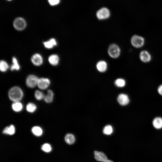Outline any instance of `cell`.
<instances>
[{"label": "cell", "mask_w": 162, "mask_h": 162, "mask_svg": "<svg viewBox=\"0 0 162 162\" xmlns=\"http://www.w3.org/2000/svg\"><path fill=\"white\" fill-rule=\"evenodd\" d=\"M34 95L36 98L38 100H40L44 99L45 97L44 93L38 90L35 91Z\"/></svg>", "instance_id": "cell-26"}, {"label": "cell", "mask_w": 162, "mask_h": 162, "mask_svg": "<svg viewBox=\"0 0 162 162\" xmlns=\"http://www.w3.org/2000/svg\"><path fill=\"white\" fill-rule=\"evenodd\" d=\"M53 92L51 90H48L47 91V94L44 97V101L47 103H51L53 100Z\"/></svg>", "instance_id": "cell-17"}, {"label": "cell", "mask_w": 162, "mask_h": 162, "mask_svg": "<svg viewBox=\"0 0 162 162\" xmlns=\"http://www.w3.org/2000/svg\"><path fill=\"white\" fill-rule=\"evenodd\" d=\"M14 28L18 31H22L25 28L26 23L25 20L20 17L16 18L13 22Z\"/></svg>", "instance_id": "cell-4"}, {"label": "cell", "mask_w": 162, "mask_h": 162, "mask_svg": "<svg viewBox=\"0 0 162 162\" xmlns=\"http://www.w3.org/2000/svg\"><path fill=\"white\" fill-rule=\"evenodd\" d=\"M96 15L98 18L100 20L105 19L109 17L110 12L108 9L103 8L97 11Z\"/></svg>", "instance_id": "cell-7"}, {"label": "cell", "mask_w": 162, "mask_h": 162, "mask_svg": "<svg viewBox=\"0 0 162 162\" xmlns=\"http://www.w3.org/2000/svg\"><path fill=\"white\" fill-rule=\"evenodd\" d=\"M152 124L156 129H159L162 128V118L160 117L155 118L153 120Z\"/></svg>", "instance_id": "cell-13"}, {"label": "cell", "mask_w": 162, "mask_h": 162, "mask_svg": "<svg viewBox=\"0 0 162 162\" xmlns=\"http://www.w3.org/2000/svg\"><path fill=\"white\" fill-rule=\"evenodd\" d=\"M33 133L37 136H41L42 134V130L41 128L38 126H34L32 129Z\"/></svg>", "instance_id": "cell-21"}, {"label": "cell", "mask_w": 162, "mask_h": 162, "mask_svg": "<svg viewBox=\"0 0 162 162\" xmlns=\"http://www.w3.org/2000/svg\"><path fill=\"white\" fill-rule=\"evenodd\" d=\"M12 108L16 112L20 111L22 109V105L19 101H15L12 104Z\"/></svg>", "instance_id": "cell-19"}, {"label": "cell", "mask_w": 162, "mask_h": 162, "mask_svg": "<svg viewBox=\"0 0 162 162\" xmlns=\"http://www.w3.org/2000/svg\"><path fill=\"white\" fill-rule=\"evenodd\" d=\"M43 44L46 48L51 49L56 46L57 43L55 39L52 38L47 41L44 42Z\"/></svg>", "instance_id": "cell-14"}, {"label": "cell", "mask_w": 162, "mask_h": 162, "mask_svg": "<svg viewBox=\"0 0 162 162\" xmlns=\"http://www.w3.org/2000/svg\"><path fill=\"white\" fill-rule=\"evenodd\" d=\"M39 79L34 75H29L26 79V84L29 87L33 88L37 85Z\"/></svg>", "instance_id": "cell-6"}, {"label": "cell", "mask_w": 162, "mask_h": 162, "mask_svg": "<svg viewBox=\"0 0 162 162\" xmlns=\"http://www.w3.org/2000/svg\"><path fill=\"white\" fill-rule=\"evenodd\" d=\"M41 149L43 151L46 152H49L51 150L50 145L48 143H45L41 147Z\"/></svg>", "instance_id": "cell-27"}, {"label": "cell", "mask_w": 162, "mask_h": 162, "mask_svg": "<svg viewBox=\"0 0 162 162\" xmlns=\"http://www.w3.org/2000/svg\"><path fill=\"white\" fill-rule=\"evenodd\" d=\"M140 58L142 62L145 63L149 62L151 59V55L148 52L145 50L141 52Z\"/></svg>", "instance_id": "cell-11"}, {"label": "cell", "mask_w": 162, "mask_h": 162, "mask_svg": "<svg viewBox=\"0 0 162 162\" xmlns=\"http://www.w3.org/2000/svg\"><path fill=\"white\" fill-rule=\"evenodd\" d=\"M113 130V128L112 126L110 125H108L104 128L103 132L104 134L109 135L112 133Z\"/></svg>", "instance_id": "cell-23"}, {"label": "cell", "mask_w": 162, "mask_h": 162, "mask_svg": "<svg viewBox=\"0 0 162 162\" xmlns=\"http://www.w3.org/2000/svg\"><path fill=\"white\" fill-rule=\"evenodd\" d=\"M117 100L119 104L122 106L128 104L130 102L129 98L127 95L124 94H120L118 96Z\"/></svg>", "instance_id": "cell-9"}, {"label": "cell", "mask_w": 162, "mask_h": 162, "mask_svg": "<svg viewBox=\"0 0 162 162\" xmlns=\"http://www.w3.org/2000/svg\"><path fill=\"white\" fill-rule=\"evenodd\" d=\"M26 109L28 112H33L36 110V106L34 104L29 103L27 105Z\"/></svg>", "instance_id": "cell-25"}, {"label": "cell", "mask_w": 162, "mask_h": 162, "mask_svg": "<svg viewBox=\"0 0 162 162\" xmlns=\"http://www.w3.org/2000/svg\"><path fill=\"white\" fill-rule=\"evenodd\" d=\"M23 96V92L20 88L17 86L12 87L8 92L9 98L14 102L19 101Z\"/></svg>", "instance_id": "cell-1"}, {"label": "cell", "mask_w": 162, "mask_h": 162, "mask_svg": "<svg viewBox=\"0 0 162 162\" xmlns=\"http://www.w3.org/2000/svg\"><path fill=\"white\" fill-rule=\"evenodd\" d=\"M48 2L50 5L54 6L59 4L60 0H48Z\"/></svg>", "instance_id": "cell-28"}, {"label": "cell", "mask_w": 162, "mask_h": 162, "mask_svg": "<svg viewBox=\"0 0 162 162\" xmlns=\"http://www.w3.org/2000/svg\"><path fill=\"white\" fill-rule=\"evenodd\" d=\"M59 58L58 56L56 54L50 55L48 58V61L52 65H57L59 62Z\"/></svg>", "instance_id": "cell-15"}, {"label": "cell", "mask_w": 162, "mask_h": 162, "mask_svg": "<svg viewBox=\"0 0 162 162\" xmlns=\"http://www.w3.org/2000/svg\"><path fill=\"white\" fill-rule=\"evenodd\" d=\"M144 41V39L143 37L136 35L133 36L131 39L132 45L136 48H140L143 46Z\"/></svg>", "instance_id": "cell-3"}, {"label": "cell", "mask_w": 162, "mask_h": 162, "mask_svg": "<svg viewBox=\"0 0 162 162\" xmlns=\"http://www.w3.org/2000/svg\"><path fill=\"white\" fill-rule=\"evenodd\" d=\"M9 68L8 63L4 60H1L0 63V69L2 72L6 71Z\"/></svg>", "instance_id": "cell-24"}, {"label": "cell", "mask_w": 162, "mask_h": 162, "mask_svg": "<svg viewBox=\"0 0 162 162\" xmlns=\"http://www.w3.org/2000/svg\"><path fill=\"white\" fill-rule=\"evenodd\" d=\"M158 91L159 94L162 96V84L158 87Z\"/></svg>", "instance_id": "cell-29"}, {"label": "cell", "mask_w": 162, "mask_h": 162, "mask_svg": "<svg viewBox=\"0 0 162 162\" xmlns=\"http://www.w3.org/2000/svg\"><path fill=\"white\" fill-rule=\"evenodd\" d=\"M125 81L123 79L118 78L115 82V84L118 87H122L125 85Z\"/></svg>", "instance_id": "cell-22"}, {"label": "cell", "mask_w": 162, "mask_h": 162, "mask_svg": "<svg viewBox=\"0 0 162 162\" xmlns=\"http://www.w3.org/2000/svg\"><path fill=\"white\" fill-rule=\"evenodd\" d=\"M96 68L97 70L100 72H104L106 71L107 68L106 62L103 60H101L96 64Z\"/></svg>", "instance_id": "cell-12"}, {"label": "cell", "mask_w": 162, "mask_h": 162, "mask_svg": "<svg viewBox=\"0 0 162 162\" xmlns=\"http://www.w3.org/2000/svg\"><path fill=\"white\" fill-rule=\"evenodd\" d=\"M3 133L5 134L13 135L15 133V128L13 125H10L9 127H6L3 130Z\"/></svg>", "instance_id": "cell-18"}, {"label": "cell", "mask_w": 162, "mask_h": 162, "mask_svg": "<svg viewBox=\"0 0 162 162\" xmlns=\"http://www.w3.org/2000/svg\"><path fill=\"white\" fill-rule=\"evenodd\" d=\"M94 157L95 160L101 162H113L108 159L106 154L102 152L95 151L94 152Z\"/></svg>", "instance_id": "cell-5"}, {"label": "cell", "mask_w": 162, "mask_h": 162, "mask_svg": "<svg viewBox=\"0 0 162 162\" xmlns=\"http://www.w3.org/2000/svg\"><path fill=\"white\" fill-rule=\"evenodd\" d=\"M31 61L34 65L39 66L42 64L43 58L38 53H35L32 56Z\"/></svg>", "instance_id": "cell-10"}, {"label": "cell", "mask_w": 162, "mask_h": 162, "mask_svg": "<svg viewBox=\"0 0 162 162\" xmlns=\"http://www.w3.org/2000/svg\"><path fill=\"white\" fill-rule=\"evenodd\" d=\"M108 52L110 57L115 58L119 56L121 50L120 48L117 45L112 44L109 47Z\"/></svg>", "instance_id": "cell-2"}, {"label": "cell", "mask_w": 162, "mask_h": 162, "mask_svg": "<svg viewBox=\"0 0 162 162\" xmlns=\"http://www.w3.org/2000/svg\"><path fill=\"white\" fill-rule=\"evenodd\" d=\"M13 64L10 67V70H18L20 68V66L18 63L17 60L15 57L12 58Z\"/></svg>", "instance_id": "cell-20"}, {"label": "cell", "mask_w": 162, "mask_h": 162, "mask_svg": "<svg viewBox=\"0 0 162 162\" xmlns=\"http://www.w3.org/2000/svg\"><path fill=\"white\" fill-rule=\"evenodd\" d=\"M65 141L69 145H72L75 142V138L74 136L71 134H68L65 136Z\"/></svg>", "instance_id": "cell-16"}, {"label": "cell", "mask_w": 162, "mask_h": 162, "mask_svg": "<svg viewBox=\"0 0 162 162\" xmlns=\"http://www.w3.org/2000/svg\"><path fill=\"white\" fill-rule=\"evenodd\" d=\"M50 84V81L48 78H42L39 79L38 86L40 89L44 90L47 88Z\"/></svg>", "instance_id": "cell-8"}, {"label": "cell", "mask_w": 162, "mask_h": 162, "mask_svg": "<svg viewBox=\"0 0 162 162\" xmlns=\"http://www.w3.org/2000/svg\"><path fill=\"white\" fill-rule=\"evenodd\" d=\"M7 0L8 1H11V0Z\"/></svg>", "instance_id": "cell-30"}]
</instances>
